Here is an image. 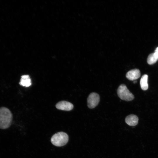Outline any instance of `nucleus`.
<instances>
[{
	"mask_svg": "<svg viewBox=\"0 0 158 158\" xmlns=\"http://www.w3.org/2000/svg\"><path fill=\"white\" fill-rule=\"evenodd\" d=\"M13 115L11 111L6 107H0V128L5 129L11 125Z\"/></svg>",
	"mask_w": 158,
	"mask_h": 158,
	"instance_id": "1",
	"label": "nucleus"
},
{
	"mask_svg": "<svg viewBox=\"0 0 158 158\" xmlns=\"http://www.w3.org/2000/svg\"><path fill=\"white\" fill-rule=\"evenodd\" d=\"M68 140V136L65 133L59 132L54 134L51 137V141L54 145L61 147L66 144Z\"/></svg>",
	"mask_w": 158,
	"mask_h": 158,
	"instance_id": "2",
	"label": "nucleus"
},
{
	"mask_svg": "<svg viewBox=\"0 0 158 158\" xmlns=\"http://www.w3.org/2000/svg\"><path fill=\"white\" fill-rule=\"evenodd\" d=\"M117 94L121 99L126 101L132 100L134 98L133 95L124 84H122L118 87L117 90Z\"/></svg>",
	"mask_w": 158,
	"mask_h": 158,
	"instance_id": "3",
	"label": "nucleus"
},
{
	"mask_svg": "<svg viewBox=\"0 0 158 158\" xmlns=\"http://www.w3.org/2000/svg\"><path fill=\"white\" fill-rule=\"evenodd\" d=\"M100 100L99 95L95 92H92L89 95L87 100L88 107L90 109L95 108L98 104Z\"/></svg>",
	"mask_w": 158,
	"mask_h": 158,
	"instance_id": "4",
	"label": "nucleus"
},
{
	"mask_svg": "<svg viewBox=\"0 0 158 158\" xmlns=\"http://www.w3.org/2000/svg\"><path fill=\"white\" fill-rule=\"evenodd\" d=\"M57 109L62 110L69 111L73 109V105L70 102L65 101L58 102L56 105Z\"/></svg>",
	"mask_w": 158,
	"mask_h": 158,
	"instance_id": "5",
	"label": "nucleus"
},
{
	"mask_svg": "<svg viewBox=\"0 0 158 158\" xmlns=\"http://www.w3.org/2000/svg\"><path fill=\"white\" fill-rule=\"evenodd\" d=\"M140 76V71L138 69L130 70L128 71L126 74L127 78L130 80H135L139 78Z\"/></svg>",
	"mask_w": 158,
	"mask_h": 158,
	"instance_id": "6",
	"label": "nucleus"
},
{
	"mask_svg": "<svg viewBox=\"0 0 158 158\" xmlns=\"http://www.w3.org/2000/svg\"><path fill=\"white\" fill-rule=\"evenodd\" d=\"M125 121L126 123L129 126H135L138 123V118L135 115L130 114L126 116Z\"/></svg>",
	"mask_w": 158,
	"mask_h": 158,
	"instance_id": "7",
	"label": "nucleus"
},
{
	"mask_svg": "<svg viewBox=\"0 0 158 158\" xmlns=\"http://www.w3.org/2000/svg\"><path fill=\"white\" fill-rule=\"evenodd\" d=\"M20 85L25 87H28L31 85V81L28 75H23L21 76L19 82Z\"/></svg>",
	"mask_w": 158,
	"mask_h": 158,
	"instance_id": "8",
	"label": "nucleus"
},
{
	"mask_svg": "<svg viewBox=\"0 0 158 158\" xmlns=\"http://www.w3.org/2000/svg\"><path fill=\"white\" fill-rule=\"evenodd\" d=\"M147 80V75L146 74L143 75L140 79V85L141 89L144 90H146L148 88Z\"/></svg>",
	"mask_w": 158,
	"mask_h": 158,
	"instance_id": "9",
	"label": "nucleus"
},
{
	"mask_svg": "<svg viewBox=\"0 0 158 158\" xmlns=\"http://www.w3.org/2000/svg\"><path fill=\"white\" fill-rule=\"evenodd\" d=\"M158 60V56L155 52L150 54L148 56L147 62L150 65L153 64L155 63Z\"/></svg>",
	"mask_w": 158,
	"mask_h": 158,
	"instance_id": "10",
	"label": "nucleus"
},
{
	"mask_svg": "<svg viewBox=\"0 0 158 158\" xmlns=\"http://www.w3.org/2000/svg\"><path fill=\"white\" fill-rule=\"evenodd\" d=\"M157 54V55L158 56V47H157L155 51V52Z\"/></svg>",
	"mask_w": 158,
	"mask_h": 158,
	"instance_id": "11",
	"label": "nucleus"
},
{
	"mask_svg": "<svg viewBox=\"0 0 158 158\" xmlns=\"http://www.w3.org/2000/svg\"><path fill=\"white\" fill-rule=\"evenodd\" d=\"M137 81L136 80H135L134 82H133V83H137Z\"/></svg>",
	"mask_w": 158,
	"mask_h": 158,
	"instance_id": "12",
	"label": "nucleus"
}]
</instances>
